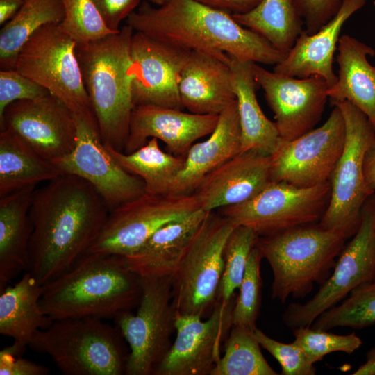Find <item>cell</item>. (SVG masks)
Segmentation results:
<instances>
[{"label": "cell", "instance_id": "1", "mask_svg": "<svg viewBox=\"0 0 375 375\" xmlns=\"http://www.w3.org/2000/svg\"><path fill=\"white\" fill-rule=\"evenodd\" d=\"M109 209L84 179L63 174L34 190L28 269L42 285L65 273L98 237Z\"/></svg>", "mask_w": 375, "mask_h": 375}, {"label": "cell", "instance_id": "2", "mask_svg": "<svg viewBox=\"0 0 375 375\" xmlns=\"http://www.w3.org/2000/svg\"><path fill=\"white\" fill-rule=\"evenodd\" d=\"M126 24L156 40L229 62L228 55L266 65L286 56L258 33L238 23L228 12L196 0H170L152 6L141 3Z\"/></svg>", "mask_w": 375, "mask_h": 375}, {"label": "cell", "instance_id": "3", "mask_svg": "<svg viewBox=\"0 0 375 375\" xmlns=\"http://www.w3.org/2000/svg\"><path fill=\"white\" fill-rule=\"evenodd\" d=\"M40 303L53 320L94 317L113 318L138 306L141 277L124 257L85 253L70 268L43 285Z\"/></svg>", "mask_w": 375, "mask_h": 375}, {"label": "cell", "instance_id": "4", "mask_svg": "<svg viewBox=\"0 0 375 375\" xmlns=\"http://www.w3.org/2000/svg\"><path fill=\"white\" fill-rule=\"evenodd\" d=\"M128 24L118 33L87 43H76V53L91 109L106 146L124 151L135 107L132 97Z\"/></svg>", "mask_w": 375, "mask_h": 375}, {"label": "cell", "instance_id": "5", "mask_svg": "<svg viewBox=\"0 0 375 375\" xmlns=\"http://www.w3.org/2000/svg\"><path fill=\"white\" fill-rule=\"evenodd\" d=\"M345 241L342 235L318 223L259 237L256 247L273 272L272 297L283 303L290 296L306 297L315 283L322 284Z\"/></svg>", "mask_w": 375, "mask_h": 375}, {"label": "cell", "instance_id": "6", "mask_svg": "<svg viewBox=\"0 0 375 375\" xmlns=\"http://www.w3.org/2000/svg\"><path fill=\"white\" fill-rule=\"evenodd\" d=\"M118 327L94 317L53 320L28 344L48 355L65 375L125 374L127 353Z\"/></svg>", "mask_w": 375, "mask_h": 375}, {"label": "cell", "instance_id": "7", "mask_svg": "<svg viewBox=\"0 0 375 375\" xmlns=\"http://www.w3.org/2000/svg\"><path fill=\"white\" fill-rule=\"evenodd\" d=\"M333 103L340 109L344 119L345 142L329 180V203L318 224L347 240L356 233L363 207L374 194L365 181L364 160L375 141V130L366 115L350 102Z\"/></svg>", "mask_w": 375, "mask_h": 375}, {"label": "cell", "instance_id": "8", "mask_svg": "<svg viewBox=\"0 0 375 375\" xmlns=\"http://www.w3.org/2000/svg\"><path fill=\"white\" fill-rule=\"evenodd\" d=\"M237 225L211 211L193 234L171 277L172 302L178 315L208 317L217 302L225 243Z\"/></svg>", "mask_w": 375, "mask_h": 375}, {"label": "cell", "instance_id": "9", "mask_svg": "<svg viewBox=\"0 0 375 375\" xmlns=\"http://www.w3.org/2000/svg\"><path fill=\"white\" fill-rule=\"evenodd\" d=\"M142 294L137 313L122 311L115 323L128 344L125 374H153L172 346L176 310L171 277L140 276Z\"/></svg>", "mask_w": 375, "mask_h": 375}, {"label": "cell", "instance_id": "10", "mask_svg": "<svg viewBox=\"0 0 375 375\" xmlns=\"http://www.w3.org/2000/svg\"><path fill=\"white\" fill-rule=\"evenodd\" d=\"M60 24L44 26L19 50L14 69L40 84L73 112L91 109L76 53Z\"/></svg>", "mask_w": 375, "mask_h": 375}, {"label": "cell", "instance_id": "11", "mask_svg": "<svg viewBox=\"0 0 375 375\" xmlns=\"http://www.w3.org/2000/svg\"><path fill=\"white\" fill-rule=\"evenodd\" d=\"M339 256L318 292L305 303H291L285 310L282 319L289 328L310 326L354 289L375 280V199L367 201L358 229Z\"/></svg>", "mask_w": 375, "mask_h": 375}, {"label": "cell", "instance_id": "12", "mask_svg": "<svg viewBox=\"0 0 375 375\" xmlns=\"http://www.w3.org/2000/svg\"><path fill=\"white\" fill-rule=\"evenodd\" d=\"M330 197L329 181L306 188L271 181L250 200L220 210L236 225L251 228L264 237L319 222Z\"/></svg>", "mask_w": 375, "mask_h": 375}, {"label": "cell", "instance_id": "13", "mask_svg": "<svg viewBox=\"0 0 375 375\" xmlns=\"http://www.w3.org/2000/svg\"><path fill=\"white\" fill-rule=\"evenodd\" d=\"M76 138L73 150L52 162L62 174L90 183L109 211L146 192L143 181L126 172L106 147L92 109L73 112Z\"/></svg>", "mask_w": 375, "mask_h": 375}, {"label": "cell", "instance_id": "14", "mask_svg": "<svg viewBox=\"0 0 375 375\" xmlns=\"http://www.w3.org/2000/svg\"><path fill=\"white\" fill-rule=\"evenodd\" d=\"M200 208L194 194L145 192L109 211L98 237L85 253L130 256L163 225Z\"/></svg>", "mask_w": 375, "mask_h": 375}, {"label": "cell", "instance_id": "15", "mask_svg": "<svg viewBox=\"0 0 375 375\" xmlns=\"http://www.w3.org/2000/svg\"><path fill=\"white\" fill-rule=\"evenodd\" d=\"M344 142V119L340 109L334 105L321 126L291 140L280 138L270 156L271 181L303 188L329 181Z\"/></svg>", "mask_w": 375, "mask_h": 375}, {"label": "cell", "instance_id": "16", "mask_svg": "<svg viewBox=\"0 0 375 375\" xmlns=\"http://www.w3.org/2000/svg\"><path fill=\"white\" fill-rule=\"evenodd\" d=\"M235 298L227 303L217 300L204 321L199 315L176 314V337L153 374L210 375L233 326Z\"/></svg>", "mask_w": 375, "mask_h": 375}, {"label": "cell", "instance_id": "17", "mask_svg": "<svg viewBox=\"0 0 375 375\" xmlns=\"http://www.w3.org/2000/svg\"><path fill=\"white\" fill-rule=\"evenodd\" d=\"M254 78L274 112L279 136L295 139L311 131L320 120L328 85L321 76L297 78L269 72L251 62Z\"/></svg>", "mask_w": 375, "mask_h": 375}, {"label": "cell", "instance_id": "18", "mask_svg": "<svg viewBox=\"0 0 375 375\" xmlns=\"http://www.w3.org/2000/svg\"><path fill=\"white\" fill-rule=\"evenodd\" d=\"M190 51L134 31L131 44L134 106L183 110L178 83Z\"/></svg>", "mask_w": 375, "mask_h": 375}, {"label": "cell", "instance_id": "19", "mask_svg": "<svg viewBox=\"0 0 375 375\" xmlns=\"http://www.w3.org/2000/svg\"><path fill=\"white\" fill-rule=\"evenodd\" d=\"M0 129L13 132L51 162L69 153L76 138L73 112L51 94L10 104L0 118Z\"/></svg>", "mask_w": 375, "mask_h": 375}, {"label": "cell", "instance_id": "20", "mask_svg": "<svg viewBox=\"0 0 375 375\" xmlns=\"http://www.w3.org/2000/svg\"><path fill=\"white\" fill-rule=\"evenodd\" d=\"M218 119L219 115L194 114L153 105L135 106L123 152H133L155 138L165 143L170 153L186 156L194 142L214 131Z\"/></svg>", "mask_w": 375, "mask_h": 375}, {"label": "cell", "instance_id": "21", "mask_svg": "<svg viewBox=\"0 0 375 375\" xmlns=\"http://www.w3.org/2000/svg\"><path fill=\"white\" fill-rule=\"evenodd\" d=\"M270 156L241 151L203 179L194 194L201 209L215 211L250 200L271 182Z\"/></svg>", "mask_w": 375, "mask_h": 375}, {"label": "cell", "instance_id": "22", "mask_svg": "<svg viewBox=\"0 0 375 375\" xmlns=\"http://www.w3.org/2000/svg\"><path fill=\"white\" fill-rule=\"evenodd\" d=\"M367 0H343L338 13L314 34L303 30L285 58L274 67L276 73L297 78L322 77L328 86L338 76L333 72V56L342 28L348 19L360 10Z\"/></svg>", "mask_w": 375, "mask_h": 375}, {"label": "cell", "instance_id": "23", "mask_svg": "<svg viewBox=\"0 0 375 375\" xmlns=\"http://www.w3.org/2000/svg\"><path fill=\"white\" fill-rule=\"evenodd\" d=\"M178 93L190 112L219 115L236 101L228 62L191 51L180 76Z\"/></svg>", "mask_w": 375, "mask_h": 375}, {"label": "cell", "instance_id": "24", "mask_svg": "<svg viewBox=\"0 0 375 375\" xmlns=\"http://www.w3.org/2000/svg\"><path fill=\"white\" fill-rule=\"evenodd\" d=\"M240 152L241 131L235 101L219 115L209 137L192 145L170 194H194L208 174Z\"/></svg>", "mask_w": 375, "mask_h": 375}, {"label": "cell", "instance_id": "25", "mask_svg": "<svg viewBox=\"0 0 375 375\" xmlns=\"http://www.w3.org/2000/svg\"><path fill=\"white\" fill-rule=\"evenodd\" d=\"M210 212L201 208L158 228L135 252L124 257L140 276L172 277L197 228Z\"/></svg>", "mask_w": 375, "mask_h": 375}, {"label": "cell", "instance_id": "26", "mask_svg": "<svg viewBox=\"0 0 375 375\" xmlns=\"http://www.w3.org/2000/svg\"><path fill=\"white\" fill-rule=\"evenodd\" d=\"M338 51V81L328 88V96L332 102H350L366 115L375 130V66L367 58L374 56L375 51L356 38L343 35Z\"/></svg>", "mask_w": 375, "mask_h": 375}, {"label": "cell", "instance_id": "27", "mask_svg": "<svg viewBox=\"0 0 375 375\" xmlns=\"http://www.w3.org/2000/svg\"><path fill=\"white\" fill-rule=\"evenodd\" d=\"M35 187L0 197V291L28 269L33 232L29 210Z\"/></svg>", "mask_w": 375, "mask_h": 375}, {"label": "cell", "instance_id": "28", "mask_svg": "<svg viewBox=\"0 0 375 375\" xmlns=\"http://www.w3.org/2000/svg\"><path fill=\"white\" fill-rule=\"evenodd\" d=\"M231 81L236 97L241 131V151H256L270 156L280 136L274 122L262 112L257 100L251 61L228 55Z\"/></svg>", "mask_w": 375, "mask_h": 375}, {"label": "cell", "instance_id": "29", "mask_svg": "<svg viewBox=\"0 0 375 375\" xmlns=\"http://www.w3.org/2000/svg\"><path fill=\"white\" fill-rule=\"evenodd\" d=\"M44 287L29 272L13 286L0 291V333L12 338L26 348L37 331L53 322L42 308L40 301Z\"/></svg>", "mask_w": 375, "mask_h": 375}, {"label": "cell", "instance_id": "30", "mask_svg": "<svg viewBox=\"0 0 375 375\" xmlns=\"http://www.w3.org/2000/svg\"><path fill=\"white\" fill-rule=\"evenodd\" d=\"M63 174L13 132L0 131V197Z\"/></svg>", "mask_w": 375, "mask_h": 375}, {"label": "cell", "instance_id": "31", "mask_svg": "<svg viewBox=\"0 0 375 375\" xmlns=\"http://www.w3.org/2000/svg\"><path fill=\"white\" fill-rule=\"evenodd\" d=\"M106 147L126 172L143 181L146 192L151 194H170L172 186L185 162V156L162 151L155 138L130 153Z\"/></svg>", "mask_w": 375, "mask_h": 375}, {"label": "cell", "instance_id": "32", "mask_svg": "<svg viewBox=\"0 0 375 375\" xmlns=\"http://www.w3.org/2000/svg\"><path fill=\"white\" fill-rule=\"evenodd\" d=\"M232 17L285 55L303 31V21L292 0H261L250 11Z\"/></svg>", "mask_w": 375, "mask_h": 375}, {"label": "cell", "instance_id": "33", "mask_svg": "<svg viewBox=\"0 0 375 375\" xmlns=\"http://www.w3.org/2000/svg\"><path fill=\"white\" fill-rule=\"evenodd\" d=\"M64 18L62 0H24L17 13L0 31L1 69H14L18 53L38 29L60 24Z\"/></svg>", "mask_w": 375, "mask_h": 375}, {"label": "cell", "instance_id": "34", "mask_svg": "<svg viewBox=\"0 0 375 375\" xmlns=\"http://www.w3.org/2000/svg\"><path fill=\"white\" fill-rule=\"evenodd\" d=\"M260 347L253 331L233 325L225 341L224 354L210 375H277Z\"/></svg>", "mask_w": 375, "mask_h": 375}, {"label": "cell", "instance_id": "35", "mask_svg": "<svg viewBox=\"0 0 375 375\" xmlns=\"http://www.w3.org/2000/svg\"><path fill=\"white\" fill-rule=\"evenodd\" d=\"M349 294L342 303L320 314L310 326L328 331L336 327L360 329L375 324V280Z\"/></svg>", "mask_w": 375, "mask_h": 375}, {"label": "cell", "instance_id": "36", "mask_svg": "<svg viewBox=\"0 0 375 375\" xmlns=\"http://www.w3.org/2000/svg\"><path fill=\"white\" fill-rule=\"evenodd\" d=\"M258 235L251 228L237 225L229 235L223 252L224 269L217 301L228 302L242 281L248 258Z\"/></svg>", "mask_w": 375, "mask_h": 375}, {"label": "cell", "instance_id": "37", "mask_svg": "<svg viewBox=\"0 0 375 375\" xmlns=\"http://www.w3.org/2000/svg\"><path fill=\"white\" fill-rule=\"evenodd\" d=\"M262 256L255 247L248 258L244 275L239 288L233 310V325L252 331L256 328V320L261 306L260 263Z\"/></svg>", "mask_w": 375, "mask_h": 375}, {"label": "cell", "instance_id": "38", "mask_svg": "<svg viewBox=\"0 0 375 375\" xmlns=\"http://www.w3.org/2000/svg\"><path fill=\"white\" fill-rule=\"evenodd\" d=\"M62 29L76 43H87L103 38L112 32L104 23L92 0H62Z\"/></svg>", "mask_w": 375, "mask_h": 375}, {"label": "cell", "instance_id": "39", "mask_svg": "<svg viewBox=\"0 0 375 375\" xmlns=\"http://www.w3.org/2000/svg\"><path fill=\"white\" fill-rule=\"evenodd\" d=\"M294 342L305 353L308 360L315 364L333 352L351 354L362 344V340L354 333L340 335L311 326L293 330Z\"/></svg>", "mask_w": 375, "mask_h": 375}, {"label": "cell", "instance_id": "40", "mask_svg": "<svg viewBox=\"0 0 375 375\" xmlns=\"http://www.w3.org/2000/svg\"><path fill=\"white\" fill-rule=\"evenodd\" d=\"M253 335L260 347L267 351L280 364L283 375H314L315 365L310 363L301 348L294 341L283 343L277 341L258 328Z\"/></svg>", "mask_w": 375, "mask_h": 375}, {"label": "cell", "instance_id": "41", "mask_svg": "<svg viewBox=\"0 0 375 375\" xmlns=\"http://www.w3.org/2000/svg\"><path fill=\"white\" fill-rule=\"evenodd\" d=\"M50 94L48 90L15 69L0 71V118L12 103L35 100Z\"/></svg>", "mask_w": 375, "mask_h": 375}, {"label": "cell", "instance_id": "42", "mask_svg": "<svg viewBox=\"0 0 375 375\" xmlns=\"http://www.w3.org/2000/svg\"><path fill=\"white\" fill-rule=\"evenodd\" d=\"M292 2L306 24V32L312 35L334 17L343 0H292Z\"/></svg>", "mask_w": 375, "mask_h": 375}, {"label": "cell", "instance_id": "43", "mask_svg": "<svg viewBox=\"0 0 375 375\" xmlns=\"http://www.w3.org/2000/svg\"><path fill=\"white\" fill-rule=\"evenodd\" d=\"M26 348L16 343L0 351L1 375H47L49 369L22 358Z\"/></svg>", "mask_w": 375, "mask_h": 375}, {"label": "cell", "instance_id": "44", "mask_svg": "<svg viewBox=\"0 0 375 375\" xmlns=\"http://www.w3.org/2000/svg\"><path fill=\"white\" fill-rule=\"evenodd\" d=\"M142 0H92L106 26L118 33L122 22L127 19Z\"/></svg>", "mask_w": 375, "mask_h": 375}, {"label": "cell", "instance_id": "45", "mask_svg": "<svg viewBox=\"0 0 375 375\" xmlns=\"http://www.w3.org/2000/svg\"><path fill=\"white\" fill-rule=\"evenodd\" d=\"M229 14H242L255 8L261 0H196Z\"/></svg>", "mask_w": 375, "mask_h": 375}, {"label": "cell", "instance_id": "46", "mask_svg": "<svg viewBox=\"0 0 375 375\" xmlns=\"http://www.w3.org/2000/svg\"><path fill=\"white\" fill-rule=\"evenodd\" d=\"M364 173L367 185L375 193V141L368 149L364 160Z\"/></svg>", "mask_w": 375, "mask_h": 375}, {"label": "cell", "instance_id": "47", "mask_svg": "<svg viewBox=\"0 0 375 375\" xmlns=\"http://www.w3.org/2000/svg\"><path fill=\"white\" fill-rule=\"evenodd\" d=\"M24 0H0V24L4 25L19 10Z\"/></svg>", "mask_w": 375, "mask_h": 375}, {"label": "cell", "instance_id": "48", "mask_svg": "<svg viewBox=\"0 0 375 375\" xmlns=\"http://www.w3.org/2000/svg\"><path fill=\"white\" fill-rule=\"evenodd\" d=\"M353 375H375V347L366 354L365 362L352 373Z\"/></svg>", "mask_w": 375, "mask_h": 375}, {"label": "cell", "instance_id": "49", "mask_svg": "<svg viewBox=\"0 0 375 375\" xmlns=\"http://www.w3.org/2000/svg\"><path fill=\"white\" fill-rule=\"evenodd\" d=\"M146 1H148L150 3H153L156 5V6H162L167 2H169L170 0H144Z\"/></svg>", "mask_w": 375, "mask_h": 375}]
</instances>
